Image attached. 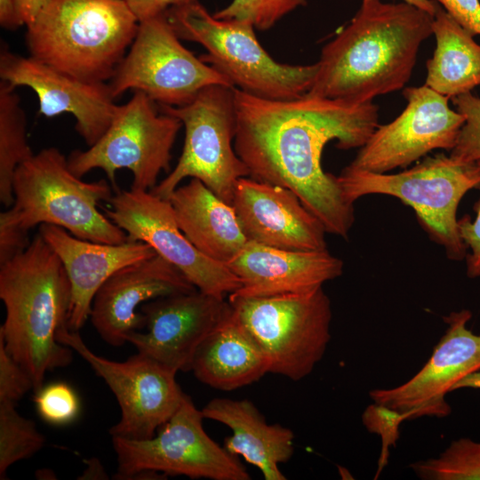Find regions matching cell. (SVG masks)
I'll return each instance as SVG.
<instances>
[{"label":"cell","instance_id":"6da1fadb","mask_svg":"<svg viewBox=\"0 0 480 480\" xmlns=\"http://www.w3.org/2000/svg\"><path fill=\"white\" fill-rule=\"evenodd\" d=\"M235 105L234 148L250 177L291 189L327 233L348 238L354 204L324 171L322 154L334 140L340 149L361 148L379 125L378 107L307 93L268 100L236 87Z\"/></svg>","mask_w":480,"mask_h":480},{"label":"cell","instance_id":"7a4b0ae2","mask_svg":"<svg viewBox=\"0 0 480 480\" xmlns=\"http://www.w3.org/2000/svg\"><path fill=\"white\" fill-rule=\"evenodd\" d=\"M432 21L403 1L362 0L350 23L323 47L307 94L364 104L403 89Z\"/></svg>","mask_w":480,"mask_h":480},{"label":"cell","instance_id":"3957f363","mask_svg":"<svg viewBox=\"0 0 480 480\" xmlns=\"http://www.w3.org/2000/svg\"><path fill=\"white\" fill-rule=\"evenodd\" d=\"M71 288L65 268L38 233L20 254L0 265L5 319L0 340L39 389L48 372L68 365L73 350L58 341L67 324Z\"/></svg>","mask_w":480,"mask_h":480},{"label":"cell","instance_id":"277c9868","mask_svg":"<svg viewBox=\"0 0 480 480\" xmlns=\"http://www.w3.org/2000/svg\"><path fill=\"white\" fill-rule=\"evenodd\" d=\"M139 21L124 0H46L27 27L29 56L82 80L107 83Z\"/></svg>","mask_w":480,"mask_h":480},{"label":"cell","instance_id":"5b68a950","mask_svg":"<svg viewBox=\"0 0 480 480\" xmlns=\"http://www.w3.org/2000/svg\"><path fill=\"white\" fill-rule=\"evenodd\" d=\"M105 180L84 181L68 165V158L50 147L34 154L16 170L14 201L0 213V220L29 231L36 226L53 225L84 240L122 244L123 229L98 209L112 196Z\"/></svg>","mask_w":480,"mask_h":480},{"label":"cell","instance_id":"8992f818","mask_svg":"<svg viewBox=\"0 0 480 480\" xmlns=\"http://www.w3.org/2000/svg\"><path fill=\"white\" fill-rule=\"evenodd\" d=\"M165 16L180 39L204 46L206 53L199 57L203 61L244 92L268 100H293L305 95L314 82L316 63L290 65L275 60L248 21L218 19L198 0L172 7Z\"/></svg>","mask_w":480,"mask_h":480},{"label":"cell","instance_id":"52a82bcc","mask_svg":"<svg viewBox=\"0 0 480 480\" xmlns=\"http://www.w3.org/2000/svg\"><path fill=\"white\" fill-rule=\"evenodd\" d=\"M337 178L344 196L351 204L367 195L398 198L413 209L430 239L444 248L450 260L458 261L466 257L457 209L467 192L480 188L478 163H459L440 154L397 173L344 168Z\"/></svg>","mask_w":480,"mask_h":480},{"label":"cell","instance_id":"ba28073f","mask_svg":"<svg viewBox=\"0 0 480 480\" xmlns=\"http://www.w3.org/2000/svg\"><path fill=\"white\" fill-rule=\"evenodd\" d=\"M228 302L265 354L269 372L298 381L324 356L332 312L323 287L262 298L228 296Z\"/></svg>","mask_w":480,"mask_h":480},{"label":"cell","instance_id":"9c48e42d","mask_svg":"<svg viewBox=\"0 0 480 480\" xmlns=\"http://www.w3.org/2000/svg\"><path fill=\"white\" fill-rule=\"evenodd\" d=\"M157 107L160 112L180 120L185 141L175 167L150 191L168 200L183 180L194 178L231 204L237 180L250 176L233 147L236 130L235 87L210 85L184 106Z\"/></svg>","mask_w":480,"mask_h":480},{"label":"cell","instance_id":"30bf717a","mask_svg":"<svg viewBox=\"0 0 480 480\" xmlns=\"http://www.w3.org/2000/svg\"><path fill=\"white\" fill-rule=\"evenodd\" d=\"M182 126L178 118L159 111L157 104L134 91L124 104L117 105L102 137L86 150H74L68 158L70 171L83 178L102 170L116 187V172L132 173V188L150 191L162 172L170 169L172 148Z\"/></svg>","mask_w":480,"mask_h":480},{"label":"cell","instance_id":"8fae6325","mask_svg":"<svg viewBox=\"0 0 480 480\" xmlns=\"http://www.w3.org/2000/svg\"><path fill=\"white\" fill-rule=\"evenodd\" d=\"M204 416L185 395L175 413L154 436L144 440L112 437L118 479L162 473L211 480H250L238 458L205 432Z\"/></svg>","mask_w":480,"mask_h":480},{"label":"cell","instance_id":"7c38bea8","mask_svg":"<svg viewBox=\"0 0 480 480\" xmlns=\"http://www.w3.org/2000/svg\"><path fill=\"white\" fill-rule=\"evenodd\" d=\"M165 13L139 23L136 36L108 81L116 100L140 91L158 105L181 107L204 88L230 81L185 48Z\"/></svg>","mask_w":480,"mask_h":480},{"label":"cell","instance_id":"4fadbf2b","mask_svg":"<svg viewBox=\"0 0 480 480\" xmlns=\"http://www.w3.org/2000/svg\"><path fill=\"white\" fill-rule=\"evenodd\" d=\"M57 340L84 359L115 395L121 418L109 428L112 437L151 438L186 395L176 381V371L145 355L137 353L124 362L107 359L93 353L67 324L59 329Z\"/></svg>","mask_w":480,"mask_h":480},{"label":"cell","instance_id":"5bb4252c","mask_svg":"<svg viewBox=\"0 0 480 480\" xmlns=\"http://www.w3.org/2000/svg\"><path fill=\"white\" fill-rule=\"evenodd\" d=\"M108 202L110 209L104 208L105 214L129 240L148 244L198 291L225 299L241 287L239 278L226 264L206 257L186 237L169 200L131 188L118 191Z\"/></svg>","mask_w":480,"mask_h":480},{"label":"cell","instance_id":"9a60e30c","mask_svg":"<svg viewBox=\"0 0 480 480\" xmlns=\"http://www.w3.org/2000/svg\"><path fill=\"white\" fill-rule=\"evenodd\" d=\"M403 95L407 103L401 114L378 125L346 169L386 173L432 150L453 148L464 117L449 99L426 84L406 87Z\"/></svg>","mask_w":480,"mask_h":480},{"label":"cell","instance_id":"2e32d148","mask_svg":"<svg viewBox=\"0 0 480 480\" xmlns=\"http://www.w3.org/2000/svg\"><path fill=\"white\" fill-rule=\"evenodd\" d=\"M471 317L468 309L444 316L445 332L423 367L399 386L372 389V402L405 413L408 420L449 416L452 407L446 395L463 378L480 370V334L468 327Z\"/></svg>","mask_w":480,"mask_h":480},{"label":"cell","instance_id":"e0dca14e","mask_svg":"<svg viewBox=\"0 0 480 480\" xmlns=\"http://www.w3.org/2000/svg\"><path fill=\"white\" fill-rule=\"evenodd\" d=\"M231 310L228 300L198 290L161 297L140 307L146 331L126 342L177 372L191 371L198 348Z\"/></svg>","mask_w":480,"mask_h":480},{"label":"cell","instance_id":"ac0fdd59","mask_svg":"<svg viewBox=\"0 0 480 480\" xmlns=\"http://www.w3.org/2000/svg\"><path fill=\"white\" fill-rule=\"evenodd\" d=\"M0 77L15 88L33 90L41 115L52 117L71 114L76 118V132L88 147L106 132L117 107L108 83L82 80L31 56L5 49L0 53Z\"/></svg>","mask_w":480,"mask_h":480},{"label":"cell","instance_id":"d6986e66","mask_svg":"<svg viewBox=\"0 0 480 480\" xmlns=\"http://www.w3.org/2000/svg\"><path fill=\"white\" fill-rule=\"evenodd\" d=\"M231 205L248 241L291 251H325L322 222L289 188L240 178Z\"/></svg>","mask_w":480,"mask_h":480},{"label":"cell","instance_id":"ffe728a7","mask_svg":"<svg viewBox=\"0 0 480 480\" xmlns=\"http://www.w3.org/2000/svg\"><path fill=\"white\" fill-rule=\"evenodd\" d=\"M195 290L180 270L156 254L112 275L95 294L89 318L106 343L119 347L126 343L130 333L144 328L139 307Z\"/></svg>","mask_w":480,"mask_h":480},{"label":"cell","instance_id":"44dd1931","mask_svg":"<svg viewBox=\"0 0 480 480\" xmlns=\"http://www.w3.org/2000/svg\"><path fill=\"white\" fill-rule=\"evenodd\" d=\"M227 266L241 283L228 296L242 298L311 292L343 272V261L328 250L291 251L252 241Z\"/></svg>","mask_w":480,"mask_h":480},{"label":"cell","instance_id":"7402d4cb","mask_svg":"<svg viewBox=\"0 0 480 480\" xmlns=\"http://www.w3.org/2000/svg\"><path fill=\"white\" fill-rule=\"evenodd\" d=\"M38 233L55 252L67 272L71 297L67 317L70 331L79 332L90 317L92 304L101 285L124 267L156 253L147 244L127 240L103 244L78 238L62 228L43 224Z\"/></svg>","mask_w":480,"mask_h":480},{"label":"cell","instance_id":"603a6c76","mask_svg":"<svg viewBox=\"0 0 480 480\" xmlns=\"http://www.w3.org/2000/svg\"><path fill=\"white\" fill-rule=\"evenodd\" d=\"M204 419L228 427L224 448L256 467L265 480H285L279 465L293 455L294 433L280 424H268L248 399L214 398L201 410Z\"/></svg>","mask_w":480,"mask_h":480},{"label":"cell","instance_id":"cb8c5ba5","mask_svg":"<svg viewBox=\"0 0 480 480\" xmlns=\"http://www.w3.org/2000/svg\"><path fill=\"white\" fill-rule=\"evenodd\" d=\"M179 228L206 257L228 264L248 242L235 209L198 179L169 196Z\"/></svg>","mask_w":480,"mask_h":480},{"label":"cell","instance_id":"d4e9b609","mask_svg":"<svg viewBox=\"0 0 480 480\" xmlns=\"http://www.w3.org/2000/svg\"><path fill=\"white\" fill-rule=\"evenodd\" d=\"M191 372L209 387L232 391L260 380L269 365L232 308L198 348Z\"/></svg>","mask_w":480,"mask_h":480},{"label":"cell","instance_id":"484cf974","mask_svg":"<svg viewBox=\"0 0 480 480\" xmlns=\"http://www.w3.org/2000/svg\"><path fill=\"white\" fill-rule=\"evenodd\" d=\"M436 45L427 61L425 84L452 99L480 85V44L439 4L433 16Z\"/></svg>","mask_w":480,"mask_h":480},{"label":"cell","instance_id":"4316f807","mask_svg":"<svg viewBox=\"0 0 480 480\" xmlns=\"http://www.w3.org/2000/svg\"><path fill=\"white\" fill-rule=\"evenodd\" d=\"M10 84L0 82V201L10 207L13 201V179L17 168L31 157L27 135V117L20 99Z\"/></svg>","mask_w":480,"mask_h":480},{"label":"cell","instance_id":"83f0119b","mask_svg":"<svg viewBox=\"0 0 480 480\" xmlns=\"http://www.w3.org/2000/svg\"><path fill=\"white\" fill-rule=\"evenodd\" d=\"M422 480H480V442L461 437L437 457L410 464Z\"/></svg>","mask_w":480,"mask_h":480},{"label":"cell","instance_id":"f1b7e54d","mask_svg":"<svg viewBox=\"0 0 480 480\" xmlns=\"http://www.w3.org/2000/svg\"><path fill=\"white\" fill-rule=\"evenodd\" d=\"M44 436L34 421L21 416L16 404L0 402V478L4 479L8 468L28 459L44 445Z\"/></svg>","mask_w":480,"mask_h":480},{"label":"cell","instance_id":"f546056e","mask_svg":"<svg viewBox=\"0 0 480 480\" xmlns=\"http://www.w3.org/2000/svg\"><path fill=\"white\" fill-rule=\"evenodd\" d=\"M308 0H232L213 15L221 20L250 22L256 29L268 30L284 16L304 6Z\"/></svg>","mask_w":480,"mask_h":480},{"label":"cell","instance_id":"4dcf8cb0","mask_svg":"<svg viewBox=\"0 0 480 480\" xmlns=\"http://www.w3.org/2000/svg\"><path fill=\"white\" fill-rule=\"evenodd\" d=\"M455 109L464 117L450 156L459 163L480 161V97L471 92L452 99Z\"/></svg>","mask_w":480,"mask_h":480},{"label":"cell","instance_id":"1f68e13d","mask_svg":"<svg viewBox=\"0 0 480 480\" xmlns=\"http://www.w3.org/2000/svg\"><path fill=\"white\" fill-rule=\"evenodd\" d=\"M34 402L40 417L55 426L73 422L80 412L81 404L76 392L64 382L43 385L36 391Z\"/></svg>","mask_w":480,"mask_h":480},{"label":"cell","instance_id":"d6a6232c","mask_svg":"<svg viewBox=\"0 0 480 480\" xmlns=\"http://www.w3.org/2000/svg\"><path fill=\"white\" fill-rule=\"evenodd\" d=\"M408 416L386 405L373 403L362 414V422L368 432L378 435L381 448L374 479H377L388 463L390 448L396 447L399 439V428Z\"/></svg>","mask_w":480,"mask_h":480},{"label":"cell","instance_id":"836d02e7","mask_svg":"<svg viewBox=\"0 0 480 480\" xmlns=\"http://www.w3.org/2000/svg\"><path fill=\"white\" fill-rule=\"evenodd\" d=\"M31 389L34 390L31 377L0 340V402L16 404Z\"/></svg>","mask_w":480,"mask_h":480},{"label":"cell","instance_id":"e575fe53","mask_svg":"<svg viewBox=\"0 0 480 480\" xmlns=\"http://www.w3.org/2000/svg\"><path fill=\"white\" fill-rule=\"evenodd\" d=\"M480 165V161L477 162ZM476 212L474 220L468 215L458 220L461 240L470 252L466 255L467 276L469 278L480 277V200L476 204Z\"/></svg>","mask_w":480,"mask_h":480},{"label":"cell","instance_id":"d590c367","mask_svg":"<svg viewBox=\"0 0 480 480\" xmlns=\"http://www.w3.org/2000/svg\"><path fill=\"white\" fill-rule=\"evenodd\" d=\"M474 36H480V0H433Z\"/></svg>","mask_w":480,"mask_h":480},{"label":"cell","instance_id":"8d00e7d4","mask_svg":"<svg viewBox=\"0 0 480 480\" xmlns=\"http://www.w3.org/2000/svg\"><path fill=\"white\" fill-rule=\"evenodd\" d=\"M29 244L28 231L0 220V265L22 252Z\"/></svg>","mask_w":480,"mask_h":480},{"label":"cell","instance_id":"74e56055","mask_svg":"<svg viewBox=\"0 0 480 480\" xmlns=\"http://www.w3.org/2000/svg\"><path fill=\"white\" fill-rule=\"evenodd\" d=\"M139 22L165 13L172 7L196 0H124Z\"/></svg>","mask_w":480,"mask_h":480},{"label":"cell","instance_id":"f35d334b","mask_svg":"<svg viewBox=\"0 0 480 480\" xmlns=\"http://www.w3.org/2000/svg\"><path fill=\"white\" fill-rule=\"evenodd\" d=\"M0 24L8 30H15L24 25L15 0H0Z\"/></svg>","mask_w":480,"mask_h":480},{"label":"cell","instance_id":"ab89813d","mask_svg":"<svg viewBox=\"0 0 480 480\" xmlns=\"http://www.w3.org/2000/svg\"><path fill=\"white\" fill-rule=\"evenodd\" d=\"M20 17L23 24L28 27L36 19L38 12L46 0H15Z\"/></svg>","mask_w":480,"mask_h":480},{"label":"cell","instance_id":"60d3db41","mask_svg":"<svg viewBox=\"0 0 480 480\" xmlns=\"http://www.w3.org/2000/svg\"><path fill=\"white\" fill-rule=\"evenodd\" d=\"M461 388L480 389V370L470 373L460 380L452 388V391Z\"/></svg>","mask_w":480,"mask_h":480},{"label":"cell","instance_id":"b9f144b4","mask_svg":"<svg viewBox=\"0 0 480 480\" xmlns=\"http://www.w3.org/2000/svg\"><path fill=\"white\" fill-rule=\"evenodd\" d=\"M403 2H405L407 4H410L412 5H414L430 15L434 16L438 4L436 3L433 0H402Z\"/></svg>","mask_w":480,"mask_h":480}]
</instances>
